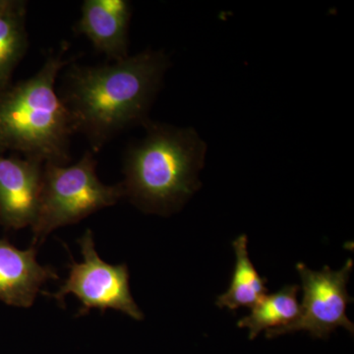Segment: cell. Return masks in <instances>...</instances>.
<instances>
[{"label":"cell","mask_w":354,"mask_h":354,"mask_svg":"<svg viewBox=\"0 0 354 354\" xmlns=\"http://www.w3.org/2000/svg\"><path fill=\"white\" fill-rule=\"evenodd\" d=\"M169 67L160 50L94 66L70 62L57 93L74 134H82L97 153L121 132L145 124Z\"/></svg>","instance_id":"1"},{"label":"cell","mask_w":354,"mask_h":354,"mask_svg":"<svg viewBox=\"0 0 354 354\" xmlns=\"http://www.w3.org/2000/svg\"><path fill=\"white\" fill-rule=\"evenodd\" d=\"M143 127L146 136L125 151L120 184L137 208L169 216L199 189L206 144L193 128L151 120Z\"/></svg>","instance_id":"2"},{"label":"cell","mask_w":354,"mask_h":354,"mask_svg":"<svg viewBox=\"0 0 354 354\" xmlns=\"http://www.w3.org/2000/svg\"><path fill=\"white\" fill-rule=\"evenodd\" d=\"M66 44L51 51L36 74L0 92V153L7 151L44 164L67 165L74 135L58 95L57 77L72 62Z\"/></svg>","instance_id":"3"},{"label":"cell","mask_w":354,"mask_h":354,"mask_svg":"<svg viewBox=\"0 0 354 354\" xmlns=\"http://www.w3.org/2000/svg\"><path fill=\"white\" fill-rule=\"evenodd\" d=\"M97 165L91 151L72 165L44 164L32 247L41 245L53 230L75 225L124 198L120 183L106 185L100 180Z\"/></svg>","instance_id":"4"},{"label":"cell","mask_w":354,"mask_h":354,"mask_svg":"<svg viewBox=\"0 0 354 354\" xmlns=\"http://www.w3.org/2000/svg\"><path fill=\"white\" fill-rule=\"evenodd\" d=\"M84 261L77 263L71 258L69 276L55 293L41 290L46 297L55 298L60 306L67 295H75L82 308L78 315L88 314L92 309L104 313L108 309L118 310L134 320L144 319L143 312L133 299L129 285V271L125 264L111 265L100 258L95 248L94 237L90 230L79 239Z\"/></svg>","instance_id":"5"},{"label":"cell","mask_w":354,"mask_h":354,"mask_svg":"<svg viewBox=\"0 0 354 354\" xmlns=\"http://www.w3.org/2000/svg\"><path fill=\"white\" fill-rule=\"evenodd\" d=\"M353 269L351 259L346 261L339 271H332L328 266L322 271H312L304 263H298L297 270L304 290L299 314L290 325L267 330L266 337L272 339L298 330H307L313 337L327 339L339 327L353 334V324L346 316V307L353 301L346 288Z\"/></svg>","instance_id":"6"},{"label":"cell","mask_w":354,"mask_h":354,"mask_svg":"<svg viewBox=\"0 0 354 354\" xmlns=\"http://www.w3.org/2000/svg\"><path fill=\"white\" fill-rule=\"evenodd\" d=\"M44 162L0 153V225L18 230L32 225L38 214Z\"/></svg>","instance_id":"7"},{"label":"cell","mask_w":354,"mask_h":354,"mask_svg":"<svg viewBox=\"0 0 354 354\" xmlns=\"http://www.w3.org/2000/svg\"><path fill=\"white\" fill-rule=\"evenodd\" d=\"M131 14L127 0H85L75 31L85 36L95 51L120 62L129 57Z\"/></svg>","instance_id":"8"},{"label":"cell","mask_w":354,"mask_h":354,"mask_svg":"<svg viewBox=\"0 0 354 354\" xmlns=\"http://www.w3.org/2000/svg\"><path fill=\"white\" fill-rule=\"evenodd\" d=\"M58 279L53 268L39 264L37 248L21 250L6 239H0V301L29 308L43 286Z\"/></svg>","instance_id":"9"},{"label":"cell","mask_w":354,"mask_h":354,"mask_svg":"<svg viewBox=\"0 0 354 354\" xmlns=\"http://www.w3.org/2000/svg\"><path fill=\"white\" fill-rule=\"evenodd\" d=\"M27 2L0 0V92L12 85L16 67L29 48Z\"/></svg>","instance_id":"10"},{"label":"cell","mask_w":354,"mask_h":354,"mask_svg":"<svg viewBox=\"0 0 354 354\" xmlns=\"http://www.w3.org/2000/svg\"><path fill=\"white\" fill-rule=\"evenodd\" d=\"M247 243L248 239L245 234L241 235L232 242L236 263L230 288L227 292L216 299V305L220 308H228L232 311L241 307L252 308L267 293V279L258 274L251 262Z\"/></svg>","instance_id":"11"},{"label":"cell","mask_w":354,"mask_h":354,"mask_svg":"<svg viewBox=\"0 0 354 354\" xmlns=\"http://www.w3.org/2000/svg\"><path fill=\"white\" fill-rule=\"evenodd\" d=\"M298 286H285L277 292L266 295L254 305L250 315L239 321V328L249 330V339H254L263 330H277L290 325L299 314Z\"/></svg>","instance_id":"12"}]
</instances>
